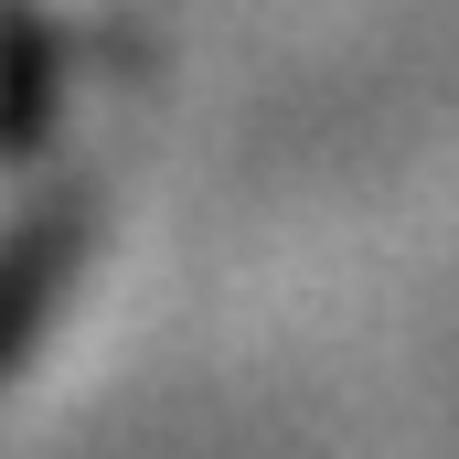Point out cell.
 Returning a JSON list of instances; mask_svg holds the SVG:
<instances>
[{
    "label": "cell",
    "mask_w": 459,
    "mask_h": 459,
    "mask_svg": "<svg viewBox=\"0 0 459 459\" xmlns=\"http://www.w3.org/2000/svg\"><path fill=\"white\" fill-rule=\"evenodd\" d=\"M54 86H65V54L32 11L0 0V160H32L43 128H54Z\"/></svg>",
    "instance_id": "7a4b0ae2"
},
{
    "label": "cell",
    "mask_w": 459,
    "mask_h": 459,
    "mask_svg": "<svg viewBox=\"0 0 459 459\" xmlns=\"http://www.w3.org/2000/svg\"><path fill=\"white\" fill-rule=\"evenodd\" d=\"M86 182H54L43 204H22L11 225H0V374L22 363V352L43 342V321H54V299H65V278L86 267Z\"/></svg>",
    "instance_id": "6da1fadb"
}]
</instances>
